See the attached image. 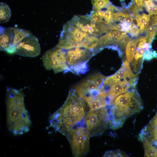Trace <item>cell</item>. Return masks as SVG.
I'll list each match as a JSON object with an SVG mask.
<instances>
[{
	"mask_svg": "<svg viewBox=\"0 0 157 157\" xmlns=\"http://www.w3.org/2000/svg\"><path fill=\"white\" fill-rule=\"evenodd\" d=\"M156 113H157V112H156Z\"/></svg>",
	"mask_w": 157,
	"mask_h": 157,
	"instance_id": "obj_24",
	"label": "cell"
},
{
	"mask_svg": "<svg viewBox=\"0 0 157 157\" xmlns=\"http://www.w3.org/2000/svg\"><path fill=\"white\" fill-rule=\"evenodd\" d=\"M89 108L87 103L72 89L63 105L51 116V125L68 140L73 130L85 122Z\"/></svg>",
	"mask_w": 157,
	"mask_h": 157,
	"instance_id": "obj_1",
	"label": "cell"
},
{
	"mask_svg": "<svg viewBox=\"0 0 157 157\" xmlns=\"http://www.w3.org/2000/svg\"><path fill=\"white\" fill-rule=\"evenodd\" d=\"M104 157H127L128 155L125 152L119 150H115L106 151Z\"/></svg>",
	"mask_w": 157,
	"mask_h": 157,
	"instance_id": "obj_20",
	"label": "cell"
},
{
	"mask_svg": "<svg viewBox=\"0 0 157 157\" xmlns=\"http://www.w3.org/2000/svg\"><path fill=\"white\" fill-rule=\"evenodd\" d=\"M93 7L98 10L108 8L111 3L109 0H91Z\"/></svg>",
	"mask_w": 157,
	"mask_h": 157,
	"instance_id": "obj_19",
	"label": "cell"
},
{
	"mask_svg": "<svg viewBox=\"0 0 157 157\" xmlns=\"http://www.w3.org/2000/svg\"><path fill=\"white\" fill-rule=\"evenodd\" d=\"M66 50L56 46L46 51L42 57L45 69L53 70L55 74L69 71L66 63Z\"/></svg>",
	"mask_w": 157,
	"mask_h": 157,
	"instance_id": "obj_9",
	"label": "cell"
},
{
	"mask_svg": "<svg viewBox=\"0 0 157 157\" xmlns=\"http://www.w3.org/2000/svg\"><path fill=\"white\" fill-rule=\"evenodd\" d=\"M139 135L144 137L157 150V113Z\"/></svg>",
	"mask_w": 157,
	"mask_h": 157,
	"instance_id": "obj_13",
	"label": "cell"
},
{
	"mask_svg": "<svg viewBox=\"0 0 157 157\" xmlns=\"http://www.w3.org/2000/svg\"><path fill=\"white\" fill-rule=\"evenodd\" d=\"M138 75L132 71L129 63L125 59L119 70L114 74L107 77L104 80V85L110 87L117 82L125 79L137 78Z\"/></svg>",
	"mask_w": 157,
	"mask_h": 157,
	"instance_id": "obj_11",
	"label": "cell"
},
{
	"mask_svg": "<svg viewBox=\"0 0 157 157\" xmlns=\"http://www.w3.org/2000/svg\"><path fill=\"white\" fill-rule=\"evenodd\" d=\"M6 105L8 124L10 130L15 134L28 131L30 121L25 108L22 90L8 88Z\"/></svg>",
	"mask_w": 157,
	"mask_h": 157,
	"instance_id": "obj_3",
	"label": "cell"
},
{
	"mask_svg": "<svg viewBox=\"0 0 157 157\" xmlns=\"http://www.w3.org/2000/svg\"><path fill=\"white\" fill-rule=\"evenodd\" d=\"M157 1V0H154Z\"/></svg>",
	"mask_w": 157,
	"mask_h": 157,
	"instance_id": "obj_23",
	"label": "cell"
},
{
	"mask_svg": "<svg viewBox=\"0 0 157 157\" xmlns=\"http://www.w3.org/2000/svg\"><path fill=\"white\" fill-rule=\"evenodd\" d=\"M13 27L15 32V36L13 45L8 52L10 53H14L17 45L25 37L32 34L27 30L16 27Z\"/></svg>",
	"mask_w": 157,
	"mask_h": 157,
	"instance_id": "obj_15",
	"label": "cell"
},
{
	"mask_svg": "<svg viewBox=\"0 0 157 157\" xmlns=\"http://www.w3.org/2000/svg\"><path fill=\"white\" fill-rule=\"evenodd\" d=\"M106 77L100 73L93 74L76 85L74 89L89 105L97 99L106 98L104 82Z\"/></svg>",
	"mask_w": 157,
	"mask_h": 157,
	"instance_id": "obj_4",
	"label": "cell"
},
{
	"mask_svg": "<svg viewBox=\"0 0 157 157\" xmlns=\"http://www.w3.org/2000/svg\"><path fill=\"white\" fill-rule=\"evenodd\" d=\"M137 78L125 79L112 85L106 91L109 101V105L117 96L129 90L135 88Z\"/></svg>",
	"mask_w": 157,
	"mask_h": 157,
	"instance_id": "obj_12",
	"label": "cell"
},
{
	"mask_svg": "<svg viewBox=\"0 0 157 157\" xmlns=\"http://www.w3.org/2000/svg\"><path fill=\"white\" fill-rule=\"evenodd\" d=\"M84 122L90 137L100 135L110 127V117L108 109L90 110Z\"/></svg>",
	"mask_w": 157,
	"mask_h": 157,
	"instance_id": "obj_6",
	"label": "cell"
},
{
	"mask_svg": "<svg viewBox=\"0 0 157 157\" xmlns=\"http://www.w3.org/2000/svg\"><path fill=\"white\" fill-rule=\"evenodd\" d=\"M90 137L86 126H78L73 130L68 140L73 156L81 157L87 154L90 150Z\"/></svg>",
	"mask_w": 157,
	"mask_h": 157,
	"instance_id": "obj_8",
	"label": "cell"
},
{
	"mask_svg": "<svg viewBox=\"0 0 157 157\" xmlns=\"http://www.w3.org/2000/svg\"><path fill=\"white\" fill-rule=\"evenodd\" d=\"M91 35L83 31L69 20L63 25L56 46L65 50L83 48L84 41Z\"/></svg>",
	"mask_w": 157,
	"mask_h": 157,
	"instance_id": "obj_5",
	"label": "cell"
},
{
	"mask_svg": "<svg viewBox=\"0 0 157 157\" xmlns=\"http://www.w3.org/2000/svg\"><path fill=\"white\" fill-rule=\"evenodd\" d=\"M110 106V128L113 130L122 126L127 118L143 108L141 98L135 88L117 96Z\"/></svg>",
	"mask_w": 157,
	"mask_h": 157,
	"instance_id": "obj_2",
	"label": "cell"
},
{
	"mask_svg": "<svg viewBox=\"0 0 157 157\" xmlns=\"http://www.w3.org/2000/svg\"><path fill=\"white\" fill-rule=\"evenodd\" d=\"M66 50V61L69 71L78 74L86 72L88 69L87 63L94 56L93 51L83 47Z\"/></svg>",
	"mask_w": 157,
	"mask_h": 157,
	"instance_id": "obj_7",
	"label": "cell"
},
{
	"mask_svg": "<svg viewBox=\"0 0 157 157\" xmlns=\"http://www.w3.org/2000/svg\"><path fill=\"white\" fill-rule=\"evenodd\" d=\"M41 48L38 38L33 34L25 37L16 46L14 53L34 57L40 55Z\"/></svg>",
	"mask_w": 157,
	"mask_h": 157,
	"instance_id": "obj_10",
	"label": "cell"
},
{
	"mask_svg": "<svg viewBox=\"0 0 157 157\" xmlns=\"http://www.w3.org/2000/svg\"><path fill=\"white\" fill-rule=\"evenodd\" d=\"M11 15V10L6 3L0 2V24L8 22Z\"/></svg>",
	"mask_w": 157,
	"mask_h": 157,
	"instance_id": "obj_18",
	"label": "cell"
},
{
	"mask_svg": "<svg viewBox=\"0 0 157 157\" xmlns=\"http://www.w3.org/2000/svg\"><path fill=\"white\" fill-rule=\"evenodd\" d=\"M120 1L121 2L122 6H123L125 0H120Z\"/></svg>",
	"mask_w": 157,
	"mask_h": 157,
	"instance_id": "obj_22",
	"label": "cell"
},
{
	"mask_svg": "<svg viewBox=\"0 0 157 157\" xmlns=\"http://www.w3.org/2000/svg\"><path fill=\"white\" fill-rule=\"evenodd\" d=\"M0 31V50L8 52L13 45L15 38L14 27L1 26Z\"/></svg>",
	"mask_w": 157,
	"mask_h": 157,
	"instance_id": "obj_14",
	"label": "cell"
},
{
	"mask_svg": "<svg viewBox=\"0 0 157 157\" xmlns=\"http://www.w3.org/2000/svg\"><path fill=\"white\" fill-rule=\"evenodd\" d=\"M138 39L129 40L125 47V55L126 60L130 65L132 63L135 54Z\"/></svg>",
	"mask_w": 157,
	"mask_h": 157,
	"instance_id": "obj_17",
	"label": "cell"
},
{
	"mask_svg": "<svg viewBox=\"0 0 157 157\" xmlns=\"http://www.w3.org/2000/svg\"><path fill=\"white\" fill-rule=\"evenodd\" d=\"M157 56V54L155 51H149L145 53L143 59L144 60H150L154 57Z\"/></svg>",
	"mask_w": 157,
	"mask_h": 157,
	"instance_id": "obj_21",
	"label": "cell"
},
{
	"mask_svg": "<svg viewBox=\"0 0 157 157\" xmlns=\"http://www.w3.org/2000/svg\"><path fill=\"white\" fill-rule=\"evenodd\" d=\"M139 139L143 144L145 157H157V150L144 137L139 135Z\"/></svg>",
	"mask_w": 157,
	"mask_h": 157,
	"instance_id": "obj_16",
	"label": "cell"
}]
</instances>
